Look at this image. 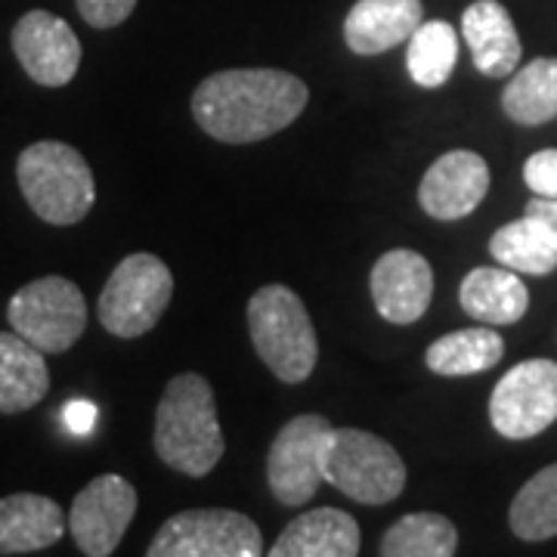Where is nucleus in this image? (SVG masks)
<instances>
[{
    "instance_id": "obj_25",
    "label": "nucleus",
    "mask_w": 557,
    "mask_h": 557,
    "mask_svg": "<svg viewBox=\"0 0 557 557\" xmlns=\"http://www.w3.org/2000/svg\"><path fill=\"white\" fill-rule=\"evenodd\" d=\"M458 60V35L446 20L421 22L406 50V65L418 87L437 90L443 87Z\"/></svg>"
},
{
    "instance_id": "obj_29",
    "label": "nucleus",
    "mask_w": 557,
    "mask_h": 557,
    "mask_svg": "<svg viewBox=\"0 0 557 557\" xmlns=\"http://www.w3.org/2000/svg\"><path fill=\"white\" fill-rule=\"evenodd\" d=\"M65 424H69V431L72 434H78V437H87L90 431H94V424H97V406L94 403H87V399H75V403H69L65 406Z\"/></svg>"
},
{
    "instance_id": "obj_3",
    "label": "nucleus",
    "mask_w": 557,
    "mask_h": 557,
    "mask_svg": "<svg viewBox=\"0 0 557 557\" xmlns=\"http://www.w3.org/2000/svg\"><path fill=\"white\" fill-rule=\"evenodd\" d=\"M16 183L28 208L53 226H75L97 201L90 164L75 146L60 139L25 146L16 159Z\"/></svg>"
},
{
    "instance_id": "obj_10",
    "label": "nucleus",
    "mask_w": 557,
    "mask_h": 557,
    "mask_svg": "<svg viewBox=\"0 0 557 557\" xmlns=\"http://www.w3.org/2000/svg\"><path fill=\"white\" fill-rule=\"evenodd\" d=\"M332 428L335 424L325 416H298L276 434L267 456V483L282 505L300 508L317 496L322 483V446Z\"/></svg>"
},
{
    "instance_id": "obj_4",
    "label": "nucleus",
    "mask_w": 557,
    "mask_h": 557,
    "mask_svg": "<svg viewBox=\"0 0 557 557\" xmlns=\"http://www.w3.org/2000/svg\"><path fill=\"white\" fill-rule=\"evenodd\" d=\"M248 332L263 366L285 384L313 375L319 357L317 329L304 300L285 285H263L248 300Z\"/></svg>"
},
{
    "instance_id": "obj_7",
    "label": "nucleus",
    "mask_w": 557,
    "mask_h": 557,
    "mask_svg": "<svg viewBox=\"0 0 557 557\" xmlns=\"http://www.w3.org/2000/svg\"><path fill=\"white\" fill-rule=\"evenodd\" d=\"M7 322L44 354H65L87 329V300L72 278H35L10 298Z\"/></svg>"
},
{
    "instance_id": "obj_26",
    "label": "nucleus",
    "mask_w": 557,
    "mask_h": 557,
    "mask_svg": "<svg viewBox=\"0 0 557 557\" xmlns=\"http://www.w3.org/2000/svg\"><path fill=\"white\" fill-rule=\"evenodd\" d=\"M511 533L523 542H545L557 536V461L520 486L508 511Z\"/></svg>"
},
{
    "instance_id": "obj_27",
    "label": "nucleus",
    "mask_w": 557,
    "mask_h": 557,
    "mask_svg": "<svg viewBox=\"0 0 557 557\" xmlns=\"http://www.w3.org/2000/svg\"><path fill=\"white\" fill-rule=\"evenodd\" d=\"M523 180L542 199H557V149H542L523 161Z\"/></svg>"
},
{
    "instance_id": "obj_13",
    "label": "nucleus",
    "mask_w": 557,
    "mask_h": 557,
    "mask_svg": "<svg viewBox=\"0 0 557 557\" xmlns=\"http://www.w3.org/2000/svg\"><path fill=\"white\" fill-rule=\"evenodd\" d=\"M490 193V164L471 149L440 156L418 186V205L428 218L453 223L478 211Z\"/></svg>"
},
{
    "instance_id": "obj_15",
    "label": "nucleus",
    "mask_w": 557,
    "mask_h": 557,
    "mask_svg": "<svg viewBox=\"0 0 557 557\" xmlns=\"http://www.w3.org/2000/svg\"><path fill=\"white\" fill-rule=\"evenodd\" d=\"M461 38L468 44L480 75L505 78L518 72L523 53L518 25L498 0H474L461 13Z\"/></svg>"
},
{
    "instance_id": "obj_22",
    "label": "nucleus",
    "mask_w": 557,
    "mask_h": 557,
    "mask_svg": "<svg viewBox=\"0 0 557 557\" xmlns=\"http://www.w3.org/2000/svg\"><path fill=\"white\" fill-rule=\"evenodd\" d=\"M502 357H505L502 335L493 325H478V329H458L434 341L424 354V366L443 379H461V375L490 372Z\"/></svg>"
},
{
    "instance_id": "obj_21",
    "label": "nucleus",
    "mask_w": 557,
    "mask_h": 557,
    "mask_svg": "<svg viewBox=\"0 0 557 557\" xmlns=\"http://www.w3.org/2000/svg\"><path fill=\"white\" fill-rule=\"evenodd\" d=\"M490 255L523 276H548L557 270V236L542 218L523 214L498 226L490 239Z\"/></svg>"
},
{
    "instance_id": "obj_12",
    "label": "nucleus",
    "mask_w": 557,
    "mask_h": 557,
    "mask_svg": "<svg viewBox=\"0 0 557 557\" xmlns=\"http://www.w3.org/2000/svg\"><path fill=\"white\" fill-rule=\"evenodd\" d=\"M13 53L40 87H65L78 75L81 40L72 25L47 10H28L13 25Z\"/></svg>"
},
{
    "instance_id": "obj_8",
    "label": "nucleus",
    "mask_w": 557,
    "mask_h": 557,
    "mask_svg": "<svg viewBox=\"0 0 557 557\" xmlns=\"http://www.w3.org/2000/svg\"><path fill=\"white\" fill-rule=\"evenodd\" d=\"M149 557H258L263 536L251 518L230 508H193L159 527Z\"/></svg>"
},
{
    "instance_id": "obj_17",
    "label": "nucleus",
    "mask_w": 557,
    "mask_h": 557,
    "mask_svg": "<svg viewBox=\"0 0 557 557\" xmlns=\"http://www.w3.org/2000/svg\"><path fill=\"white\" fill-rule=\"evenodd\" d=\"M69 518L53 498L13 493L0 498V555H35L65 536Z\"/></svg>"
},
{
    "instance_id": "obj_14",
    "label": "nucleus",
    "mask_w": 557,
    "mask_h": 557,
    "mask_svg": "<svg viewBox=\"0 0 557 557\" xmlns=\"http://www.w3.org/2000/svg\"><path fill=\"white\" fill-rule=\"evenodd\" d=\"M372 300L381 319L394 325H409L428 313L434 298V270L428 258L409 248H394L381 255L369 276Z\"/></svg>"
},
{
    "instance_id": "obj_5",
    "label": "nucleus",
    "mask_w": 557,
    "mask_h": 557,
    "mask_svg": "<svg viewBox=\"0 0 557 557\" xmlns=\"http://www.w3.org/2000/svg\"><path fill=\"white\" fill-rule=\"evenodd\" d=\"M322 480L362 505H384L406 490V465L387 440L359 428H332L322 446Z\"/></svg>"
},
{
    "instance_id": "obj_2",
    "label": "nucleus",
    "mask_w": 557,
    "mask_h": 557,
    "mask_svg": "<svg viewBox=\"0 0 557 557\" xmlns=\"http://www.w3.org/2000/svg\"><path fill=\"white\" fill-rule=\"evenodd\" d=\"M223 449L211 384L199 372L168 381L156 409V453L161 461L186 478H205L220 465Z\"/></svg>"
},
{
    "instance_id": "obj_16",
    "label": "nucleus",
    "mask_w": 557,
    "mask_h": 557,
    "mask_svg": "<svg viewBox=\"0 0 557 557\" xmlns=\"http://www.w3.org/2000/svg\"><path fill=\"white\" fill-rule=\"evenodd\" d=\"M421 22V0H357L344 20V40L357 57H379L406 44Z\"/></svg>"
},
{
    "instance_id": "obj_30",
    "label": "nucleus",
    "mask_w": 557,
    "mask_h": 557,
    "mask_svg": "<svg viewBox=\"0 0 557 557\" xmlns=\"http://www.w3.org/2000/svg\"><path fill=\"white\" fill-rule=\"evenodd\" d=\"M527 214H533V218H542L552 230H555L557 236V199H533L530 205H527Z\"/></svg>"
},
{
    "instance_id": "obj_18",
    "label": "nucleus",
    "mask_w": 557,
    "mask_h": 557,
    "mask_svg": "<svg viewBox=\"0 0 557 557\" xmlns=\"http://www.w3.org/2000/svg\"><path fill=\"white\" fill-rule=\"evenodd\" d=\"M359 523L338 508H317L295 518L270 545V557H354L359 555Z\"/></svg>"
},
{
    "instance_id": "obj_23",
    "label": "nucleus",
    "mask_w": 557,
    "mask_h": 557,
    "mask_svg": "<svg viewBox=\"0 0 557 557\" xmlns=\"http://www.w3.org/2000/svg\"><path fill=\"white\" fill-rule=\"evenodd\" d=\"M502 109L515 124L539 127L557 119V57L527 62L502 94Z\"/></svg>"
},
{
    "instance_id": "obj_9",
    "label": "nucleus",
    "mask_w": 557,
    "mask_h": 557,
    "mask_svg": "<svg viewBox=\"0 0 557 557\" xmlns=\"http://www.w3.org/2000/svg\"><path fill=\"white\" fill-rule=\"evenodd\" d=\"M490 421L505 440H530L557 421V362L523 359L508 369L490 397Z\"/></svg>"
},
{
    "instance_id": "obj_6",
    "label": "nucleus",
    "mask_w": 557,
    "mask_h": 557,
    "mask_svg": "<svg viewBox=\"0 0 557 557\" xmlns=\"http://www.w3.org/2000/svg\"><path fill=\"white\" fill-rule=\"evenodd\" d=\"M174 298V276L168 263L156 255H127L100 295L102 329L115 338H139L152 332Z\"/></svg>"
},
{
    "instance_id": "obj_19",
    "label": "nucleus",
    "mask_w": 557,
    "mask_h": 557,
    "mask_svg": "<svg viewBox=\"0 0 557 557\" xmlns=\"http://www.w3.org/2000/svg\"><path fill=\"white\" fill-rule=\"evenodd\" d=\"M461 310L486 325H515L530 307V292L523 278L508 267H478L461 278L458 288Z\"/></svg>"
},
{
    "instance_id": "obj_11",
    "label": "nucleus",
    "mask_w": 557,
    "mask_h": 557,
    "mask_svg": "<svg viewBox=\"0 0 557 557\" xmlns=\"http://www.w3.org/2000/svg\"><path fill=\"white\" fill-rule=\"evenodd\" d=\"M137 490L121 474H100L81 490L69 511V533L87 557H109L137 515Z\"/></svg>"
},
{
    "instance_id": "obj_20",
    "label": "nucleus",
    "mask_w": 557,
    "mask_h": 557,
    "mask_svg": "<svg viewBox=\"0 0 557 557\" xmlns=\"http://www.w3.org/2000/svg\"><path fill=\"white\" fill-rule=\"evenodd\" d=\"M50 391L44 350L16 332H0V416H20Z\"/></svg>"
},
{
    "instance_id": "obj_1",
    "label": "nucleus",
    "mask_w": 557,
    "mask_h": 557,
    "mask_svg": "<svg viewBox=\"0 0 557 557\" xmlns=\"http://www.w3.org/2000/svg\"><path fill=\"white\" fill-rule=\"evenodd\" d=\"M307 84L278 69H226L201 81L193 115L208 137L245 146L285 131L307 109Z\"/></svg>"
},
{
    "instance_id": "obj_24",
    "label": "nucleus",
    "mask_w": 557,
    "mask_h": 557,
    "mask_svg": "<svg viewBox=\"0 0 557 557\" xmlns=\"http://www.w3.org/2000/svg\"><path fill=\"white\" fill-rule=\"evenodd\" d=\"M458 552V530L453 520L431 511H418L399 518L384 539V557H453Z\"/></svg>"
},
{
    "instance_id": "obj_28",
    "label": "nucleus",
    "mask_w": 557,
    "mask_h": 557,
    "mask_svg": "<svg viewBox=\"0 0 557 557\" xmlns=\"http://www.w3.org/2000/svg\"><path fill=\"white\" fill-rule=\"evenodd\" d=\"M81 20L94 28H115L124 20H131L137 0H75Z\"/></svg>"
}]
</instances>
